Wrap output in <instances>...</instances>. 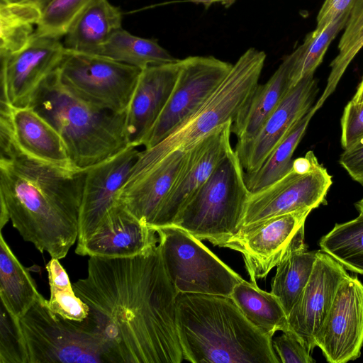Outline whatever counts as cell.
Returning a JSON list of instances; mask_svg holds the SVG:
<instances>
[{"instance_id":"cell-1","label":"cell","mask_w":363,"mask_h":363,"mask_svg":"<svg viewBox=\"0 0 363 363\" xmlns=\"http://www.w3.org/2000/svg\"><path fill=\"white\" fill-rule=\"evenodd\" d=\"M73 289L111 345L115 363H180L179 294L159 245L130 257H90Z\"/></svg>"},{"instance_id":"cell-2","label":"cell","mask_w":363,"mask_h":363,"mask_svg":"<svg viewBox=\"0 0 363 363\" xmlns=\"http://www.w3.org/2000/svg\"><path fill=\"white\" fill-rule=\"evenodd\" d=\"M0 203L23 239L51 257L77 241L86 170L67 169L23 153L0 131Z\"/></svg>"},{"instance_id":"cell-3","label":"cell","mask_w":363,"mask_h":363,"mask_svg":"<svg viewBox=\"0 0 363 363\" xmlns=\"http://www.w3.org/2000/svg\"><path fill=\"white\" fill-rule=\"evenodd\" d=\"M176 325L184 359L191 363H280L272 338L230 296L179 293Z\"/></svg>"},{"instance_id":"cell-4","label":"cell","mask_w":363,"mask_h":363,"mask_svg":"<svg viewBox=\"0 0 363 363\" xmlns=\"http://www.w3.org/2000/svg\"><path fill=\"white\" fill-rule=\"evenodd\" d=\"M29 106L60 133L76 169L86 170L129 145L126 113L83 101L62 83L57 68L43 82Z\"/></svg>"},{"instance_id":"cell-5","label":"cell","mask_w":363,"mask_h":363,"mask_svg":"<svg viewBox=\"0 0 363 363\" xmlns=\"http://www.w3.org/2000/svg\"><path fill=\"white\" fill-rule=\"evenodd\" d=\"M250 193L239 155L232 147L172 225L217 246L240 229Z\"/></svg>"},{"instance_id":"cell-6","label":"cell","mask_w":363,"mask_h":363,"mask_svg":"<svg viewBox=\"0 0 363 363\" xmlns=\"http://www.w3.org/2000/svg\"><path fill=\"white\" fill-rule=\"evenodd\" d=\"M19 323L29 363H115L111 345L91 313L82 321L66 319L40 294Z\"/></svg>"},{"instance_id":"cell-7","label":"cell","mask_w":363,"mask_h":363,"mask_svg":"<svg viewBox=\"0 0 363 363\" xmlns=\"http://www.w3.org/2000/svg\"><path fill=\"white\" fill-rule=\"evenodd\" d=\"M265 59L264 52L247 50L206 102L162 141L140 151V157L157 160L176 150L188 151L216 128L233 122L259 84Z\"/></svg>"},{"instance_id":"cell-8","label":"cell","mask_w":363,"mask_h":363,"mask_svg":"<svg viewBox=\"0 0 363 363\" xmlns=\"http://www.w3.org/2000/svg\"><path fill=\"white\" fill-rule=\"evenodd\" d=\"M155 230L166 272L179 293L230 296L243 280L186 230L174 225Z\"/></svg>"},{"instance_id":"cell-9","label":"cell","mask_w":363,"mask_h":363,"mask_svg":"<svg viewBox=\"0 0 363 363\" xmlns=\"http://www.w3.org/2000/svg\"><path fill=\"white\" fill-rule=\"evenodd\" d=\"M57 71L62 83L83 101L124 113L142 69L103 55L65 49Z\"/></svg>"},{"instance_id":"cell-10","label":"cell","mask_w":363,"mask_h":363,"mask_svg":"<svg viewBox=\"0 0 363 363\" xmlns=\"http://www.w3.org/2000/svg\"><path fill=\"white\" fill-rule=\"evenodd\" d=\"M311 211H294L241 227L217 246L239 252L250 281L257 283L293 249L305 244L304 225Z\"/></svg>"},{"instance_id":"cell-11","label":"cell","mask_w":363,"mask_h":363,"mask_svg":"<svg viewBox=\"0 0 363 363\" xmlns=\"http://www.w3.org/2000/svg\"><path fill=\"white\" fill-rule=\"evenodd\" d=\"M233 65L212 56L181 60L175 86L145 138V149L162 141L192 116L221 84Z\"/></svg>"},{"instance_id":"cell-12","label":"cell","mask_w":363,"mask_h":363,"mask_svg":"<svg viewBox=\"0 0 363 363\" xmlns=\"http://www.w3.org/2000/svg\"><path fill=\"white\" fill-rule=\"evenodd\" d=\"M332 182L331 175L318 161L305 172L291 165L282 177L250 193L240 228L294 211H312L325 201Z\"/></svg>"},{"instance_id":"cell-13","label":"cell","mask_w":363,"mask_h":363,"mask_svg":"<svg viewBox=\"0 0 363 363\" xmlns=\"http://www.w3.org/2000/svg\"><path fill=\"white\" fill-rule=\"evenodd\" d=\"M65 48L58 38L33 35L18 51L1 57V103L29 106L43 82L59 66Z\"/></svg>"},{"instance_id":"cell-14","label":"cell","mask_w":363,"mask_h":363,"mask_svg":"<svg viewBox=\"0 0 363 363\" xmlns=\"http://www.w3.org/2000/svg\"><path fill=\"white\" fill-rule=\"evenodd\" d=\"M315 345L330 363L359 357L363 345V284L357 277L349 275L340 284L315 337Z\"/></svg>"},{"instance_id":"cell-15","label":"cell","mask_w":363,"mask_h":363,"mask_svg":"<svg viewBox=\"0 0 363 363\" xmlns=\"http://www.w3.org/2000/svg\"><path fill=\"white\" fill-rule=\"evenodd\" d=\"M186 154L187 151L176 150L157 160H147L139 155L116 202L151 227L182 169Z\"/></svg>"},{"instance_id":"cell-16","label":"cell","mask_w":363,"mask_h":363,"mask_svg":"<svg viewBox=\"0 0 363 363\" xmlns=\"http://www.w3.org/2000/svg\"><path fill=\"white\" fill-rule=\"evenodd\" d=\"M232 121L216 128L187 151L186 157L151 228L172 225L177 215L232 148Z\"/></svg>"},{"instance_id":"cell-17","label":"cell","mask_w":363,"mask_h":363,"mask_svg":"<svg viewBox=\"0 0 363 363\" xmlns=\"http://www.w3.org/2000/svg\"><path fill=\"white\" fill-rule=\"evenodd\" d=\"M349 274L330 255L318 251L311 277L288 315L291 332L312 353L315 337L323 324L341 282Z\"/></svg>"},{"instance_id":"cell-18","label":"cell","mask_w":363,"mask_h":363,"mask_svg":"<svg viewBox=\"0 0 363 363\" xmlns=\"http://www.w3.org/2000/svg\"><path fill=\"white\" fill-rule=\"evenodd\" d=\"M137 147L126 148L87 169L80 207L77 245L95 231L109 209L136 162Z\"/></svg>"},{"instance_id":"cell-19","label":"cell","mask_w":363,"mask_h":363,"mask_svg":"<svg viewBox=\"0 0 363 363\" xmlns=\"http://www.w3.org/2000/svg\"><path fill=\"white\" fill-rule=\"evenodd\" d=\"M318 92L313 75L302 79L289 89L256 136L250 143L235 147L245 174L260 168L279 143L312 108Z\"/></svg>"},{"instance_id":"cell-20","label":"cell","mask_w":363,"mask_h":363,"mask_svg":"<svg viewBox=\"0 0 363 363\" xmlns=\"http://www.w3.org/2000/svg\"><path fill=\"white\" fill-rule=\"evenodd\" d=\"M156 230L118 203L107 212L94 233L75 252L82 256L130 257L158 244Z\"/></svg>"},{"instance_id":"cell-21","label":"cell","mask_w":363,"mask_h":363,"mask_svg":"<svg viewBox=\"0 0 363 363\" xmlns=\"http://www.w3.org/2000/svg\"><path fill=\"white\" fill-rule=\"evenodd\" d=\"M181 60L142 69L126 111L125 131L129 145H143L175 86Z\"/></svg>"},{"instance_id":"cell-22","label":"cell","mask_w":363,"mask_h":363,"mask_svg":"<svg viewBox=\"0 0 363 363\" xmlns=\"http://www.w3.org/2000/svg\"><path fill=\"white\" fill-rule=\"evenodd\" d=\"M0 113V131L6 133L23 153L56 166L76 169L60 133L31 106L12 107L1 103Z\"/></svg>"},{"instance_id":"cell-23","label":"cell","mask_w":363,"mask_h":363,"mask_svg":"<svg viewBox=\"0 0 363 363\" xmlns=\"http://www.w3.org/2000/svg\"><path fill=\"white\" fill-rule=\"evenodd\" d=\"M297 54L296 48L283 59L266 83L257 85L246 105L233 120L231 132L238 140L235 147L250 143L256 136L289 91L290 75Z\"/></svg>"},{"instance_id":"cell-24","label":"cell","mask_w":363,"mask_h":363,"mask_svg":"<svg viewBox=\"0 0 363 363\" xmlns=\"http://www.w3.org/2000/svg\"><path fill=\"white\" fill-rule=\"evenodd\" d=\"M122 13L108 0H94L65 35V49L99 55L111 36L121 28Z\"/></svg>"},{"instance_id":"cell-25","label":"cell","mask_w":363,"mask_h":363,"mask_svg":"<svg viewBox=\"0 0 363 363\" xmlns=\"http://www.w3.org/2000/svg\"><path fill=\"white\" fill-rule=\"evenodd\" d=\"M230 296L247 319L267 336L272 338L277 331L294 335L279 299L271 291L259 289L257 283L243 279Z\"/></svg>"},{"instance_id":"cell-26","label":"cell","mask_w":363,"mask_h":363,"mask_svg":"<svg viewBox=\"0 0 363 363\" xmlns=\"http://www.w3.org/2000/svg\"><path fill=\"white\" fill-rule=\"evenodd\" d=\"M39 295L34 279L13 254L1 232V303L19 319L33 306Z\"/></svg>"},{"instance_id":"cell-27","label":"cell","mask_w":363,"mask_h":363,"mask_svg":"<svg viewBox=\"0 0 363 363\" xmlns=\"http://www.w3.org/2000/svg\"><path fill=\"white\" fill-rule=\"evenodd\" d=\"M317 252L308 251L305 243L293 249L277 266L271 292L279 299L287 315L311 277Z\"/></svg>"},{"instance_id":"cell-28","label":"cell","mask_w":363,"mask_h":363,"mask_svg":"<svg viewBox=\"0 0 363 363\" xmlns=\"http://www.w3.org/2000/svg\"><path fill=\"white\" fill-rule=\"evenodd\" d=\"M99 55L141 69L179 60L160 45L157 40L133 35L122 28L111 36Z\"/></svg>"},{"instance_id":"cell-29","label":"cell","mask_w":363,"mask_h":363,"mask_svg":"<svg viewBox=\"0 0 363 363\" xmlns=\"http://www.w3.org/2000/svg\"><path fill=\"white\" fill-rule=\"evenodd\" d=\"M313 107L279 143L258 170L245 174L246 184L250 192L266 187L289 171L292 155L315 113Z\"/></svg>"},{"instance_id":"cell-30","label":"cell","mask_w":363,"mask_h":363,"mask_svg":"<svg viewBox=\"0 0 363 363\" xmlns=\"http://www.w3.org/2000/svg\"><path fill=\"white\" fill-rule=\"evenodd\" d=\"M319 246L345 269L363 275V214L335 224L320 238Z\"/></svg>"},{"instance_id":"cell-31","label":"cell","mask_w":363,"mask_h":363,"mask_svg":"<svg viewBox=\"0 0 363 363\" xmlns=\"http://www.w3.org/2000/svg\"><path fill=\"white\" fill-rule=\"evenodd\" d=\"M42 11L23 4H0V56L23 48L35 33Z\"/></svg>"},{"instance_id":"cell-32","label":"cell","mask_w":363,"mask_h":363,"mask_svg":"<svg viewBox=\"0 0 363 363\" xmlns=\"http://www.w3.org/2000/svg\"><path fill=\"white\" fill-rule=\"evenodd\" d=\"M362 47L363 0H356L338 44L339 53L330 65L331 70L325 88L313 107L315 112L335 91L348 65Z\"/></svg>"},{"instance_id":"cell-33","label":"cell","mask_w":363,"mask_h":363,"mask_svg":"<svg viewBox=\"0 0 363 363\" xmlns=\"http://www.w3.org/2000/svg\"><path fill=\"white\" fill-rule=\"evenodd\" d=\"M350 11L339 16L320 31L308 33L297 48L298 54L290 75L291 88L302 79L313 75L333 40L345 27Z\"/></svg>"},{"instance_id":"cell-34","label":"cell","mask_w":363,"mask_h":363,"mask_svg":"<svg viewBox=\"0 0 363 363\" xmlns=\"http://www.w3.org/2000/svg\"><path fill=\"white\" fill-rule=\"evenodd\" d=\"M45 268L50 290L48 300L50 308L66 319L82 321L87 318L90 308L76 294L69 276L59 259L51 257Z\"/></svg>"},{"instance_id":"cell-35","label":"cell","mask_w":363,"mask_h":363,"mask_svg":"<svg viewBox=\"0 0 363 363\" xmlns=\"http://www.w3.org/2000/svg\"><path fill=\"white\" fill-rule=\"evenodd\" d=\"M94 0H52L43 11L34 34L60 39Z\"/></svg>"},{"instance_id":"cell-36","label":"cell","mask_w":363,"mask_h":363,"mask_svg":"<svg viewBox=\"0 0 363 363\" xmlns=\"http://www.w3.org/2000/svg\"><path fill=\"white\" fill-rule=\"evenodd\" d=\"M0 363H29L28 352L19 319L1 303Z\"/></svg>"},{"instance_id":"cell-37","label":"cell","mask_w":363,"mask_h":363,"mask_svg":"<svg viewBox=\"0 0 363 363\" xmlns=\"http://www.w3.org/2000/svg\"><path fill=\"white\" fill-rule=\"evenodd\" d=\"M341 146L347 150L363 138V102L350 101L341 118Z\"/></svg>"},{"instance_id":"cell-38","label":"cell","mask_w":363,"mask_h":363,"mask_svg":"<svg viewBox=\"0 0 363 363\" xmlns=\"http://www.w3.org/2000/svg\"><path fill=\"white\" fill-rule=\"evenodd\" d=\"M273 347L282 363H313L311 352L291 333H283L272 340Z\"/></svg>"},{"instance_id":"cell-39","label":"cell","mask_w":363,"mask_h":363,"mask_svg":"<svg viewBox=\"0 0 363 363\" xmlns=\"http://www.w3.org/2000/svg\"><path fill=\"white\" fill-rule=\"evenodd\" d=\"M340 164L353 180L363 186V138L340 155Z\"/></svg>"},{"instance_id":"cell-40","label":"cell","mask_w":363,"mask_h":363,"mask_svg":"<svg viewBox=\"0 0 363 363\" xmlns=\"http://www.w3.org/2000/svg\"><path fill=\"white\" fill-rule=\"evenodd\" d=\"M356 0H325L317 16L315 31L325 29L339 16L351 11Z\"/></svg>"},{"instance_id":"cell-41","label":"cell","mask_w":363,"mask_h":363,"mask_svg":"<svg viewBox=\"0 0 363 363\" xmlns=\"http://www.w3.org/2000/svg\"><path fill=\"white\" fill-rule=\"evenodd\" d=\"M52 0H1V2L6 4H23L34 6L43 11Z\"/></svg>"},{"instance_id":"cell-42","label":"cell","mask_w":363,"mask_h":363,"mask_svg":"<svg viewBox=\"0 0 363 363\" xmlns=\"http://www.w3.org/2000/svg\"><path fill=\"white\" fill-rule=\"evenodd\" d=\"M191 2L199 4H201L206 9H208L215 3H220L225 6H230L235 0H190Z\"/></svg>"},{"instance_id":"cell-43","label":"cell","mask_w":363,"mask_h":363,"mask_svg":"<svg viewBox=\"0 0 363 363\" xmlns=\"http://www.w3.org/2000/svg\"><path fill=\"white\" fill-rule=\"evenodd\" d=\"M350 101L356 104H360L363 102V77L357 89L354 96Z\"/></svg>"},{"instance_id":"cell-44","label":"cell","mask_w":363,"mask_h":363,"mask_svg":"<svg viewBox=\"0 0 363 363\" xmlns=\"http://www.w3.org/2000/svg\"><path fill=\"white\" fill-rule=\"evenodd\" d=\"M354 206L359 214H363V198L356 202Z\"/></svg>"}]
</instances>
